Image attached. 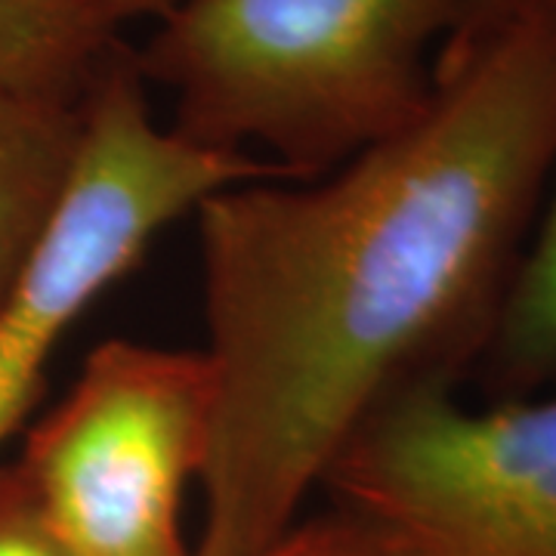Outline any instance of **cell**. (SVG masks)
<instances>
[{
	"instance_id": "obj_10",
	"label": "cell",
	"mask_w": 556,
	"mask_h": 556,
	"mask_svg": "<svg viewBox=\"0 0 556 556\" xmlns=\"http://www.w3.org/2000/svg\"><path fill=\"white\" fill-rule=\"evenodd\" d=\"M0 556H72L47 526L16 464H0Z\"/></svg>"
},
{
	"instance_id": "obj_6",
	"label": "cell",
	"mask_w": 556,
	"mask_h": 556,
	"mask_svg": "<svg viewBox=\"0 0 556 556\" xmlns=\"http://www.w3.org/2000/svg\"><path fill=\"white\" fill-rule=\"evenodd\" d=\"M80 130V102L0 90V300L60 211Z\"/></svg>"
},
{
	"instance_id": "obj_11",
	"label": "cell",
	"mask_w": 556,
	"mask_h": 556,
	"mask_svg": "<svg viewBox=\"0 0 556 556\" xmlns=\"http://www.w3.org/2000/svg\"><path fill=\"white\" fill-rule=\"evenodd\" d=\"M72 3L93 25H100L102 31L115 35L130 20H146V16L164 20L179 0H72Z\"/></svg>"
},
{
	"instance_id": "obj_3",
	"label": "cell",
	"mask_w": 556,
	"mask_h": 556,
	"mask_svg": "<svg viewBox=\"0 0 556 556\" xmlns=\"http://www.w3.org/2000/svg\"><path fill=\"white\" fill-rule=\"evenodd\" d=\"M80 149L60 211L0 300V445L38 402L50 358L90 303L201 201L273 161L195 146L152 121L134 53L115 43L80 100Z\"/></svg>"
},
{
	"instance_id": "obj_4",
	"label": "cell",
	"mask_w": 556,
	"mask_h": 556,
	"mask_svg": "<svg viewBox=\"0 0 556 556\" xmlns=\"http://www.w3.org/2000/svg\"><path fill=\"white\" fill-rule=\"evenodd\" d=\"M211 433L204 350L112 338L25 433L16 467L72 556H195L182 504Z\"/></svg>"
},
{
	"instance_id": "obj_7",
	"label": "cell",
	"mask_w": 556,
	"mask_h": 556,
	"mask_svg": "<svg viewBox=\"0 0 556 556\" xmlns=\"http://www.w3.org/2000/svg\"><path fill=\"white\" fill-rule=\"evenodd\" d=\"M115 43L72 0H0V90L80 102Z\"/></svg>"
},
{
	"instance_id": "obj_5",
	"label": "cell",
	"mask_w": 556,
	"mask_h": 556,
	"mask_svg": "<svg viewBox=\"0 0 556 556\" xmlns=\"http://www.w3.org/2000/svg\"><path fill=\"white\" fill-rule=\"evenodd\" d=\"M321 485L399 556H556V393L473 408L455 383L402 390Z\"/></svg>"
},
{
	"instance_id": "obj_8",
	"label": "cell",
	"mask_w": 556,
	"mask_h": 556,
	"mask_svg": "<svg viewBox=\"0 0 556 556\" xmlns=\"http://www.w3.org/2000/svg\"><path fill=\"white\" fill-rule=\"evenodd\" d=\"M544 3L556 13V0ZM485 353L504 396L556 383V174Z\"/></svg>"
},
{
	"instance_id": "obj_9",
	"label": "cell",
	"mask_w": 556,
	"mask_h": 556,
	"mask_svg": "<svg viewBox=\"0 0 556 556\" xmlns=\"http://www.w3.org/2000/svg\"><path fill=\"white\" fill-rule=\"evenodd\" d=\"M254 556H399L383 538L346 510L300 519L294 529Z\"/></svg>"
},
{
	"instance_id": "obj_2",
	"label": "cell",
	"mask_w": 556,
	"mask_h": 556,
	"mask_svg": "<svg viewBox=\"0 0 556 556\" xmlns=\"http://www.w3.org/2000/svg\"><path fill=\"white\" fill-rule=\"evenodd\" d=\"M510 0H179L137 53L179 137L288 177L338 170L427 109V56ZM257 159V155H254Z\"/></svg>"
},
{
	"instance_id": "obj_1",
	"label": "cell",
	"mask_w": 556,
	"mask_h": 556,
	"mask_svg": "<svg viewBox=\"0 0 556 556\" xmlns=\"http://www.w3.org/2000/svg\"><path fill=\"white\" fill-rule=\"evenodd\" d=\"M556 174V13L510 0L437 56L408 127L199 223L214 433L195 556H254L383 402L489 350Z\"/></svg>"
}]
</instances>
